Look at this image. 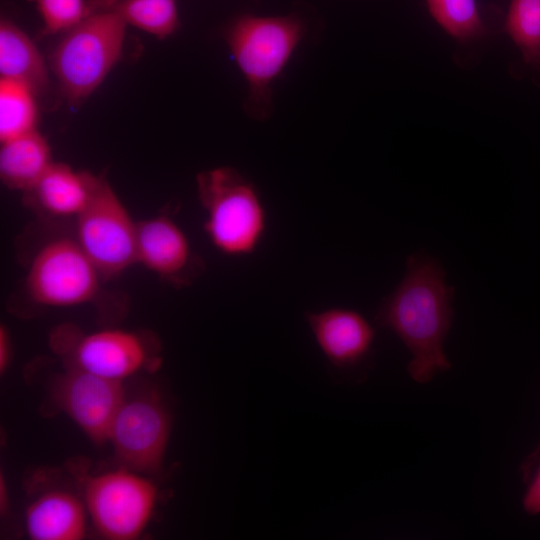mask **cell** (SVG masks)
I'll list each match as a JSON object with an SVG mask.
<instances>
[{"label":"cell","instance_id":"7402d4cb","mask_svg":"<svg viewBox=\"0 0 540 540\" xmlns=\"http://www.w3.org/2000/svg\"><path fill=\"white\" fill-rule=\"evenodd\" d=\"M524 493L521 499L523 511L530 515L540 514V441L523 459L519 467Z\"/></svg>","mask_w":540,"mask_h":540},{"label":"cell","instance_id":"d6986e66","mask_svg":"<svg viewBox=\"0 0 540 540\" xmlns=\"http://www.w3.org/2000/svg\"><path fill=\"white\" fill-rule=\"evenodd\" d=\"M115 9L127 25L159 39L171 36L180 25L176 0H119Z\"/></svg>","mask_w":540,"mask_h":540},{"label":"cell","instance_id":"277c9868","mask_svg":"<svg viewBox=\"0 0 540 540\" xmlns=\"http://www.w3.org/2000/svg\"><path fill=\"white\" fill-rule=\"evenodd\" d=\"M127 24L115 4L92 11L64 33L51 55L52 71L72 105L91 95L122 55Z\"/></svg>","mask_w":540,"mask_h":540},{"label":"cell","instance_id":"e0dca14e","mask_svg":"<svg viewBox=\"0 0 540 540\" xmlns=\"http://www.w3.org/2000/svg\"><path fill=\"white\" fill-rule=\"evenodd\" d=\"M37 93L27 84L0 78V142L36 130Z\"/></svg>","mask_w":540,"mask_h":540},{"label":"cell","instance_id":"9a60e30c","mask_svg":"<svg viewBox=\"0 0 540 540\" xmlns=\"http://www.w3.org/2000/svg\"><path fill=\"white\" fill-rule=\"evenodd\" d=\"M52 162L50 146L37 130L1 143L0 177L10 189L29 191Z\"/></svg>","mask_w":540,"mask_h":540},{"label":"cell","instance_id":"8992f818","mask_svg":"<svg viewBox=\"0 0 540 540\" xmlns=\"http://www.w3.org/2000/svg\"><path fill=\"white\" fill-rule=\"evenodd\" d=\"M83 499L96 530L110 540H134L150 521L157 487L139 473L120 470L82 477Z\"/></svg>","mask_w":540,"mask_h":540},{"label":"cell","instance_id":"2e32d148","mask_svg":"<svg viewBox=\"0 0 540 540\" xmlns=\"http://www.w3.org/2000/svg\"><path fill=\"white\" fill-rule=\"evenodd\" d=\"M0 75L29 85L37 94L49 85L48 69L36 45L6 19L0 23Z\"/></svg>","mask_w":540,"mask_h":540},{"label":"cell","instance_id":"8fae6325","mask_svg":"<svg viewBox=\"0 0 540 540\" xmlns=\"http://www.w3.org/2000/svg\"><path fill=\"white\" fill-rule=\"evenodd\" d=\"M137 262L178 286L192 283L204 270L180 226L168 215L137 223Z\"/></svg>","mask_w":540,"mask_h":540},{"label":"cell","instance_id":"30bf717a","mask_svg":"<svg viewBox=\"0 0 540 540\" xmlns=\"http://www.w3.org/2000/svg\"><path fill=\"white\" fill-rule=\"evenodd\" d=\"M126 397L123 381L101 377L75 368L52 380L49 398L95 443L109 439L114 417Z\"/></svg>","mask_w":540,"mask_h":540},{"label":"cell","instance_id":"7c38bea8","mask_svg":"<svg viewBox=\"0 0 540 540\" xmlns=\"http://www.w3.org/2000/svg\"><path fill=\"white\" fill-rule=\"evenodd\" d=\"M305 319L318 347L333 367L355 370L370 358L376 331L359 312L334 307L306 312Z\"/></svg>","mask_w":540,"mask_h":540},{"label":"cell","instance_id":"cb8c5ba5","mask_svg":"<svg viewBox=\"0 0 540 540\" xmlns=\"http://www.w3.org/2000/svg\"><path fill=\"white\" fill-rule=\"evenodd\" d=\"M7 487H6V481L3 477V474L1 473L0 477V510L2 513H6L8 508V497H7Z\"/></svg>","mask_w":540,"mask_h":540},{"label":"cell","instance_id":"6da1fadb","mask_svg":"<svg viewBox=\"0 0 540 540\" xmlns=\"http://www.w3.org/2000/svg\"><path fill=\"white\" fill-rule=\"evenodd\" d=\"M453 296L440 262L420 251L408 258L404 278L376 311L375 323L410 351L407 370L419 384L451 368L443 346L454 317Z\"/></svg>","mask_w":540,"mask_h":540},{"label":"cell","instance_id":"5bb4252c","mask_svg":"<svg viewBox=\"0 0 540 540\" xmlns=\"http://www.w3.org/2000/svg\"><path fill=\"white\" fill-rule=\"evenodd\" d=\"M27 533L34 540H80L86 536L83 502L65 490L36 498L25 513Z\"/></svg>","mask_w":540,"mask_h":540},{"label":"cell","instance_id":"ba28073f","mask_svg":"<svg viewBox=\"0 0 540 540\" xmlns=\"http://www.w3.org/2000/svg\"><path fill=\"white\" fill-rule=\"evenodd\" d=\"M171 431V416L154 391L127 396L111 425L109 441L123 468L156 474L160 471Z\"/></svg>","mask_w":540,"mask_h":540},{"label":"cell","instance_id":"603a6c76","mask_svg":"<svg viewBox=\"0 0 540 540\" xmlns=\"http://www.w3.org/2000/svg\"><path fill=\"white\" fill-rule=\"evenodd\" d=\"M12 356L10 333L5 325L0 326V372L3 374L9 367Z\"/></svg>","mask_w":540,"mask_h":540},{"label":"cell","instance_id":"52a82bcc","mask_svg":"<svg viewBox=\"0 0 540 540\" xmlns=\"http://www.w3.org/2000/svg\"><path fill=\"white\" fill-rule=\"evenodd\" d=\"M76 219V240L102 278L113 277L137 262V223L105 179L100 178Z\"/></svg>","mask_w":540,"mask_h":540},{"label":"cell","instance_id":"9c48e42d","mask_svg":"<svg viewBox=\"0 0 540 540\" xmlns=\"http://www.w3.org/2000/svg\"><path fill=\"white\" fill-rule=\"evenodd\" d=\"M101 278L77 240L59 238L47 243L34 257L26 288L37 304L68 307L91 301Z\"/></svg>","mask_w":540,"mask_h":540},{"label":"cell","instance_id":"ac0fdd59","mask_svg":"<svg viewBox=\"0 0 540 540\" xmlns=\"http://www.w3.org/2000/svg\"><path fill=\"white\" fill-rule=\"evenodd\" d=\"M503 29L524 63L540 71V0H510Z\"/></svg>","mask_w":540,"mask_h":540},{"label":"cell","instance_id":"4fadbf2b","mask_svg":"<svg viewBox=\"0 0 540 540\" xmlns=\"http://www.w3.org/2000/svg\"><path fill=\"white\" fill-rule=\"evenodd\" d=\"M85 171L52 162L37 183L25 192L44 212L57 217H77L88 205L99 183Z\"/></svg>","mask_w":540,"mask_h":540},{"label":"cell","instance_id":"3957f363","mask_svg":"<svg viewBox=\"0 0 540 540\" xmlns=\"http://www.w3.org/2000/svg\"><path fill=\"white\" fill-rule=\"evenodd\" d=\"M199 201L206 212L204 231L222 254H253L265 235L267 214L255 185L237 169L216 167L196 177Z\"/></svg>","mask_w":540,"mask_h":540},{"label":"cell","instance_id":"ffe728a7","mask_svg":"<svg viewBox=\"0 0 540 540\" xmlns=\"http://www.w3.org/2000/svg\"><path fill=\"white\" fill-rule=\"evenodd\" d=\"M426 5L438 26L457 41H474L486 34L476 0H426Z\"/></svg>","mask_w":540,"mask_h":540},{"label":"cell","instance_id":"44dd1931","mask_svg":"<svg viewBox=\"0 0 540 540\" xmlns=\"http://www.w3.org/2000/svg\"><path fill=\"white\" fill-rule=\"evenodd\" d=\"M46 34L65 33L93 9L86 0H34Z\"/></svg>","mask_w":540,"mask_h":540},{"label":"cell","instance_id":"5b68a950","mask_svg":"<svg viewBox=\"0 0 540 540\" xmlns=\"http://www.w3.org/2000/svg\"><path fill=\"white\" fill-rule=\"evenodd\" d=\"M51 349L64 367L121 380L145 368H156L159 357L145 335L118 329L84 333L70 324L50 335Z\"/></svg>","mask_w":540,"mask_h":540},{"label":"cell","instance_id":"7a4b0ae2","mask_svg":"<svg viewBox=\"0 0 540 540\" xmlns=\"http://www.w3.org/2000/svg\"><path fill=\"white\" fill-rule=\"evenodd\" d=\"M306 27L295 14H243L225 29V42L247 83L244 109L263 121L273 110V84L304 38Z\"/></svg>","mask_w":540,"mask_h":540}]
</instances>
